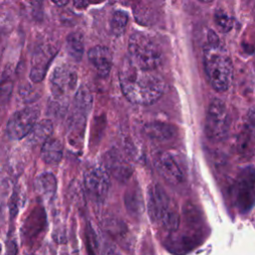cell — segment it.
<instances>
[{"label": "cell", "instance_id": "cell-1", "mask_svg": "<svg viewBox=\"0 0 255 255\" xmlns=\"http://www.w3.org/2000/svg\"><path fill=\"white\" fill-rule=\"evenodd\" d=\"M135 67L128 58L120 70V84L126 99L135 105H151L163 95L165 84L154 72Z\"/></svg>", "mask_w": 255, "mask_h": 255}, {"label": "cell", "instance_id": "cell-2", "mask_svg": "<svg viewBox=\"0 0 255 255\" xmlns=\"http://www.w3.org/2000/svg\"><path fill=\"white\" fill-rule=\"evenodd\" d=\"M203 66L210 86L219 93L227 91L233 81V65L228 51L212 30L203 48Z\"/></svg>", "mask_w": 255, "mask_h": 255}, {"label": "cell", "instance_id": "cell-3", "mask_svg": "<svg viewBox=\"0 0 255 255\" xmlns=\"http://www.w3.org/2000/svg\"><path fill=\"white\" fill-rule=\"evenodd\" d=\"M146 207L153 223L169 232L178 229L180 217L176 205L159 184L152 183L148 186Z\"/></svg>", "mask_w": 255, "mask_h": 255}, {"label": "cell", "instance_id": "cell-4", "mask_svg": "<svg viewBox=\"0 0 255 255\" xmlns=\"http://www.w3.org/2000/svg\"><path fill=\"white\" fill-rule=\"evenodd\" d=\"M128 60L135 67L144 70H156L163 62V53L159 44L143 33H133L128 40Z\"/></svg>", "mask_w": 255, "mask_h": 255}, {"label": "cell", "instance_id": "cell-5", "mask_svg": "<svg viewBox=\"0 0 255 255\" xmlns=\"http://www.w3.org/2000/svg\"><path fill=\"white\" fill-rule=\"evenodd\" d=\"M231 119L225 103L220 99H213L207 109L205 119V134L213 141L224 139L229 132Z\"/></svg>", "mask_w": 255, "mask_h": 255}, {"label": "cell", "instance_id": "cell-6", "mask_svg": "<svg viewBox=\"0 0 255 255\" xmlns=\"http://www.w3.org/2000/svg\"><path fill=\"white\" fill-rule=\"evenodd\" d=\"M78 82V73L75 68L61 65L53 70L50 77V91L55 102L62 108L75 93Z\"/></svg>", "mask_w": 255, "mask_h": 255}, {"label": "cell", "instance_id": "cell-7", "mask_svg": "<svg viewBox=\"0 0 255 255\" xmlns=\"http://www.w3.org/2000/svg\"><path fill=\"white\" fill-rule=\"evenodd\" d=\"M40 117V109L36 106L17 111L8 121L6 132L11 139H21L29 134Z\"/></svg>", "mask_w": 255, "mask_h": 255}, {"label": "cell", "instance_id": "cell-8", "mask_svg": "<svg viewBox=\"0 0 255 255\" xmlns=\"http://www.w3.org/2000/svg\"><path fill=\"white\" fill-rule=\"evenodd\" d=\"M236 206L242 212H248L255 204V170L244 168L237 177L234 188Z\"/></svg>", "mask_w": 255, "mask_h": 255}, {"label": "cell", "instance_id": "cell-9", "mask_svg": "<svg viewBox=\"0 0 255 255\" xmlns=\"http://www.w3.org/2000/svg\"><path fill=\"white\" fill-rule=\"evenodd\" d=\"M84 187L92 199L96 201L104 200L110 188L107 169L101 166H93L87 169L84 174Z\"/></svg>", "mask_w": 255, "mask_h": 255}, {"label": "cell", "instance_id": "cell-10", "mask_svg": "<svg viewBox=\"0 0 255 255\" xmlns=\"http://www.w3.org/2000/svg\"><path fill=\"white\" fill-rule=\"evenodd\" d=\"M155 166L160 175L170 184H179L183 181L185 173L182 162L175 153L164 151L155 160Z\"/></svg>", "mask_w": 255, "mask_h": 255}, {"label": "cell", "instance_id": "cell-11", "mask_svg": "<svg viewBox=\"0 0 255 255\" xmlns=\"http://www.w3.org/2000/svg\"><path fill=\"white\" fill-rule=\"evenodd\" d=\"M105 165L108 173L121 182H126L132 174V166L118 149L107 152Z\"/></svg>", "mask_w": 255, "mask_h": 255}, {"label": "cell", "instance_id": "cell-12", "mask_svg": "<svg viewBox=\"0 0 255 255\" xmlns=\"http://www.w3.org/2000/svg\"><path fill=\"white\" fill-rule=\"evenodd\" d=\"M88 58L101 77H107L113 67L111 51L105 46H95L88 53Z\"/></svg>", "mask_w": 255, "mask_h": 255}, {"label": "cell", "instance_id": "cell-13", "mask_svg": "<svg viewBox=\"0 0 255 255\" xmlns=\"http://www.w3.org/2000/svg\"><path fill=\"white\" fill-rule=\"evenodd\" d=\"M54 55L52 48H41L35 53L30 71V79L34 83H40L44 79Z\"/></svg>", "mask_w": 255, "mask_h": 255}, {"label": "cell", "instance_id": "cell-14", "mask_svg": "<svg viewBox=\"0 0 255 255\" xmlns=\"http://www.w3.org/2000/svg\"><path fill=\"white\" fill-rule=\"evenodd\" d=\"M144 134L151 140L163 142L170 140L175 135V128L161 122H151L143 127Z\"/></svg>", "mask_w": 255, "mask_h": 255}, {"label": "cell", "instance_id": "cell-15", "mask_svg": "<svg viewBox=\"0 0 255 255\" xmlns=\"http://www.w3.org/2000/svg\"><path fill=\"white\" fill-rule=\"evenodd\" d=\"M41 157L47 164H58L63 157V143L56 137H49L41 149Z\"/></svg>", "mask_w": 255, "mask_h": 255}, {"label": "cell", "instance_id": "cell-16", "mask_svg": "<svg viewBox=\"0 0 255 255\" xmlns=\"http://www.w3.org/2000/svg\"><path fill=\"white\" fill-rule=\"evenodd\" d=\"M35 189L44 200H51L57 189V180L53 173L45 172L35 180Z\"/></svg>", "mask_w": 255, "mask_h": 255}, {"label": "cell", "instance_id": "cell-17", "mask_svg": "<svg viewBox=\"0 0 255 255\" xmlns=\"http://www.w3.org/2000/svg\"><path fill=\"white\" fill-rule=\"evenodd\" d=\"M53 132V123L50 120L37 122L28 134L29 142L32 144H43Z\"/></svg>", "mask_w": 255, "mask_h": 255}, {"label": "cell", "instance_id": "cell-18", "mask_svg": "<svg viewBox=\"0 0 255 255\" xmlns=\"http://www.w3.org/2000/svg\"><path fill=\"white\" fill-rule=\"evenodd\" d=\"M93 103V97L89 89L85 86H82L78 89L75 94L74 99V112L80 113L83 115H88Z\"/></svg>", "mask_w": 255, "mask_h": 255}, {"label": "cell", "instance_id": "cell-19", "mask_svg": "<svg viewBox=\"0 0 255 255\" xmlns=\"http://www.w3.org/2000/svg\"><path fill=\"white\" fill-rule=\"evenodd\" d=\"M67 50L76 61H80L84 54V38L80 33H71L67 37Z\"/></svg>", "mask_w": 255, "mask_h": 255}, {"label": "cell", "instance_id": "cell-20", "mask_svg": "<svg viewBox=\"0 0 255 255\" xmlns=\"http://www.w3.org/2000/svg\"><path fill=\"white\" fill-rule=\"evenodd\" d=\"M125 203L129 213L138 214L142 210V201L140 193L137 189L129 188L128 190H127L125 195Z\"/></svg>", "mask_w": 255, "mask_h": 255}, {"label": "cell", "instance_id": "cell-21", "mask_svg": "<svg viewBox=\"0 0 255 255\" xmlns=\"http://www.w3.org/2000/svg\"><path fill=\"white\" fill-rule=\"evenodd\" d=\"M128 24V14L124 11H116L111 20V30L116 36H120L125 32Z\"/></svg>", "mask_w": 255, "mask_h": 255}, {"label": "cell", "instance_id": "cell-22", "mask_svg": "<svg viewBox=\"0 0 255 255\" xmlns=\"http://www.w3.org/2000/svg\"><path fill=\"white\" fill-rule=\"evenodd\" d=\"M214 20L217 27L222 32L230 31L233 26V19L223 11H216L214 14Z\"/></svg>", "mask_w": 255, "mask_h": 255}, {"label": "cell", "instance_id": "cell-23", "mask_svg": "<svg viewBox=\"0 0 255 255\" xmlns=\"http://www.w3.org/2000/svg\"><path fill=\"white\" fill-rule=\"evenodd\" d=\"M248 123L252 129L255 131V106L252 107L248 113Z\"/></svg>", "mask_w": 255, "mask_h": 255}, {"label": "cell", "instance_id": "cell-24", "mask_svg": "<svg viewBox=\"0 0 255 255\" xmlns=\"http://www.w3.org/2000/svg\"><path fill=\"white\" fill-rule=\"evenodd\" d=\"M90 3V0H74V6L78 9L86 8Z\"/></svg>", "mask_w": 255, "mask_h": 255}, {"label": "cell", "instance_id": "cell-25", "mask_svg": "<svg viewBox=\"0 0 255 255\" xmlns=\"http://www.w3.org/2000/svg\"><path fill=\"white\" fill-rule=\"evenodd\" d=\"M52 1L58 6H65L69 2V0H52Z\"/></svg>", "mask_w": 255, "mask_h": 255}, {"label": "cell", "instance_id": "cell-26", "mask_svg": "<svg viewBox=\"0 0 255 255\" xmlns=\"http://www.w3.org/2000/svg\"><path fill=\"white\" fill-rule=\"evenodd\" d=\"M30 2L33 5H41V3L43 2V0H30Z\"/></svg>", "mask_w": 255, "mask_h": 255}, {"label": "cell", "instance_id": "cell-27", "mask_svg": "<svg viewBox=\"0 0 255 255\" xmlns=\"http://www.w3.org/2000/svg\"><path fill=\"white\" fill-rule=\"evenodd\" d=\"M200 2H202V3H210V2H212L213 0H199Z\"/></svg>", "mask_w": 255, "mask_h": 255}, {"label": "cell", "instance_id": "cell-28", "mask_svg": "<svg viewBox=\"0 0 255 255\" xmlns=\"http://www.w3.org/2000/svg\"><path fill=\"white\" fill-rule=\"evenodd\" d=\"M111 3H115V2H118L119 0H109Z\"/></svg>", "mask_w": 255, "mask_h": 255}]
</instances>
